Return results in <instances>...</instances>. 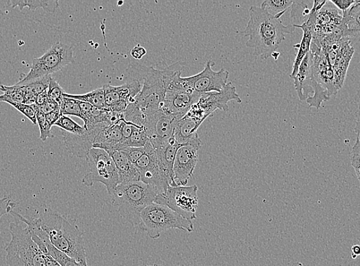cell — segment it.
Returning a JSON list of instances; mask_svg holds the SVG:
<instances>
[{"mask_svg": "<svg viewBox=\"0 0 360 266\" xmlns=\"http://www.w3.org/2000/svg\"><path fill=\"white\" fill-rule=\"evenodd\" d=\"M166 93L162 70L148 67L142 89L132 103L147 115L162 108Z\"/></svg>", "mask_w": 360, "mask_h": 266, "instance_id": "30bf717a", "label": "cell"}, {"mask_svg": "<svg viewBox=\"0 0 360 266\" xmlns=\"http://www.w3.org/2000/svg\"><path fill=\"white\" fill-rule=\"evenodd\" d=\"M44 255H45V260H46V266H61L49 253H45Z\"/></svg>", "mask_w": 360, "mask_h": 266, "instance_id": "7dc6e473", "label": "cell"}, {"mask_svg": "<svg viewBox=\"0 0 360 266\" xmlns=\"http://www.w3.org/2000/svg\"><path fill=\"white\" fill-rule=\"evenodd\" d=\"M250 19L245 30V37H250L246 46L254 49V56L266 60L285 40L287 34L295 30L293 24L285 25L281 19L262 8L252 6L250 8Z\"/></svg>", "mask_w": 360, "mask_h": 266, "instance_id": "7a4b0ae2", "label": "cell"}, {"mask_svg": "<svg viewBox=\"0 0 360 266\" xmlns=\"http://www.w3.org/2000/svg\"><path fill=\"white\" fill-rule=\"evenodd\" d=\"M49 124L53 127L57 122L58 120L63 115L61 114V108L57 109L53 113H51L46 115Z\"/></svg>", "mask_w": 360, "mask_h": 266, "instance_id": "7bdbcfd3", "label": "cell"}, {"mask_svg": "<svg viewBox=\"0 0 360 266\" xmlns=\"http://www.w3.org/2000/svg\"><path fill=\"white\" fill-rule=\"evenodd\" d=\"M351 256H352V258H353L354 260H356V259L357 258V255H355V254H354V253H352V254H351Z\"/></svg>", "mask_w": 360, "mask_h": 266, "instance_id": "11a10c76", "label": "cell"}, {"mask_svg": "<svg viewBox=\"0 0 360 266\" xmlns=\"http://www.w3.org/2000/svg\"><path fill=\"white\" fill-rule=\"evenodd\" d=\"M139 227L152 239L160 238L169 229H179L188 234L194 230L192 221L180 216L167 205L157 203H151L143 210Z\"/></svg>", "mask_w": 360, "mask_h": 266, "instance_id": "277c9868", "label": "cell"}, {"mask_svg": "<svg viewBox=\"0 0 360 266\" xmlns=\"http://www.w3.org/2000/svg\"><path fill=\"white\" fill-rule=\"evenodd\" d=\"M351 165L354 168L356 176L360 182V157L352 156L351 158Z\"/></svg>", "mask_w": 360, "mask_h": 266, "instance_id": "ee69618b", "label": "cell"}, {"mask_svg": "<svg viewBox=\"0 0 360 266\" xmlns=\"http://www.w3.org/2000/svg\"><path fill=\"white\" fill-rule=\"evenodd\" d=\"M202 124L198 120L186 115L178 120L175 124L174 134L176 141L182 146L200 139L197 131Z\"/></svg>", "mask_w": 360, "mask_h": 266, "instance_id": "603a6c76", "label": "cell"}, {"mask_svg": "<svg viewBox=\"0 0 360 266\" xmlns=\"http://www.w3.org/2000/svg\"><path fill=\"white\" fill-rule=\"evenodd\" d=\"M230 101H236L238 104H241L243 102L242 99L237 93L236 87L233 83L228 82L225 88L220 91L201 94L197 105L200 107L205 115L210 117L217 110L228 113L229 110L228 103Z\"/></svg>", "mask_w": 360, "mask_h": 266, "instance_id": "2e32d148", "label": "cell"}, {"mask_svg": "<svg viewBox=\"0 0 360 266\" xmlns=\"http://www.w3.org/2000/svg\"><path fill=\"white\" fill-rule=\"evenodd\" d=\"M55 126L61 128V130L70 134H81L85 131L84 126L77 124L73 120L68 116L63 115L60 118Z\"/></svg>", "mask_w": 360, "mask_h": 266, "instance_id": "836d02e7", "label": "cell"}, {"mask_svg": "<svg viewBox=\"0 0 360 266\" xmlns=\"http://www.w3.org/2000/svg\"><path fill=\"white\" fill-rule=\"evenodd\" d=\"M60 106H61L62 115L75 116L82 118V110L78 100L65 97Z\"/></svg>", "mask_w": 360, "mask_h": 266, "instance_id": "e575fe53", "label": "cell"}, {"mask_svg": "<svg viewBox=\"0 0 360 266\" xmlns=\"http://www.w3.org/2000/svg\"><path fill=\"white\" fill-rule=\"evenodd\" d=\"M198 186H176L168 187L165 194H158L154 203L166 205L184 218L193 221L196 219L198 209Z\"/></svg>", "mask_w": 360, "mask_h": 266, "instance_id": "9c48e42d", "label": "cell"}, {"mask_svg": "<svg viewBox=\"0 0 360 266\" xmlns=\"http://www.w3.org/2000/svg\"><path fill=\"white\" fill-rule=\"evenodd\" d=\"M146 54H147V50L140 45L136 46L131 51V56L137 60L141 59Z\"/></svg>", "mask_w": 360, "mask_h": 266, "instance_id": "b9f144b4", "label": "cell"}, {"mask_svg": "<svg viewBox=\"0 0 360 266\" xmlns=\"http://www.w3.org/2000/svg\"><path fill=\"white\" fill-rule=\"evenodd\" d=\"M311 65L312 54L310 50L300 65L298 72L293 79L298 98L302 101H307L310 97L311 93H313Z\"/></svg>", "mask_w": 360, "mask_h": 266, "instance_id": "7402d4cb", "label": "cell"}, {"mask_svg": "<svg viewBox=\"0 0 360 266\" xmlns=\"http://www.w3.org/2000/svg\"><path fill=\"white\" fill-rule=\"evenodd\" d=\"M46 246L49 254L57 261L61 266H88L87 263L80 262L71 258L65 253L60 252L53 245L44 243Z\"/></svg>", "mask_w": 360, "mask_h": 266, "instance_id": "1f68e13d", "label": "cell"}, {"mask_svg": "<svg viewBox=\"0 0 360 266\" xmlns=\"http://www.w3.org/2000/svg\"><path fill=\"white\" fill-rule=\"evenodd\" d=\"M309 4L305 1H294L291 6V17L295 23L294 25H302L309 18L312 8L309 7Z\"/></svg>", "mask_w": 360, "mask_h": 266, "instance_id": "83f0119b", "label": "cell"}, {"mask_svg": "<svg viewBox=\"0 0 360 266\" xmlns=\"http://www.w3.org/2000/svg\"><path fill=\"white\" fill-rule=\"evenodd\" d=\"M311 82L313 96L307 99L310 108L319 110L323 101H328L330 96L338 93L334 84L333 68L330 65L327 55L322 49L312 42Z\"/></svg>", "mask_w": 360, "mask_h": 266, "instance_id": "8992f818", "label": "cell"}, {"mask_svg": "<svg viewBox=\"0 0 360 266\" xmlns=\"http://www.w3.org/2000/svg\"><path fill=\"white\" fill-rule=\"evenodd\" d=\"M51 79V75L42 77L27 84H22V87L25 91L30 92L37 97L39 94L48 90Z\"/></svg>", "mask_w": 360, "mask_h": 266, "instance_id": "d6a6232c", "label": "cell"}, {"mask_svg": "<svg viewBox=\"0 0 360 266\" xmlns=\"http://www.w3.org/2000/svg\"><path fill=\"white\" fill-rule=\"evenodd\" d=\"M177 121V119L165 113L162 109L146 115L143 127L154 149L169 144L174 139Z\"/></svg>", "mask_w": 360, "mask_h": 266, "instance_id": "8fae6325", "label": "cell"}, {"mask_svg": "<svg viewBox=\"0 0 360 266\" xmlns=\"http://www.w3.org/2000/svg\"><path fill=\"white\" fill-rule=\"evenodd\" d=\"M342 22L347 25L344 37L360 39V0L351 6L349 10L342 13Z\"/></svg>", "mask_w": 360, "mask_h": 266, "instance_id": "d4e9b609", "label": "cell"}, {"mask_svg": "<svg viewBox=\"0 0 360 266\" xmlns=\"http://www.w3.org/2000/svg\"><path fill=\"white\" fill-rule=\"evenodd\" d=\"M37 113L44 114L45 115L53 113V111L61 108V106L56 101L49 98L45 104L37 106L36 105L32 106Z\"/></svg>", "mask_w": 360, "mask_h": 266, "instance_id": "f35d334b", "label": "cell"}, {"mask_svg": "<svg viewBox=\"0 0 360 266\" xmlns=\"http://www.w3.org/2000/svg\"><path fill=\"white\" fill-rule=\"evenodd\" d=\"M148 141L149 139L145 132L144 127L139 126L129 139L124 140L122 150L127 148H143Z\"/></svg>", "mask_w": 360, "mask_h": 266, "instance_id": "4dcf8cb0", "label": "cell"}, {"mask_svg": "<svg viewBox=\"0 0 360 266\" xmlns=\"http://www.w3.org/2000/svg\"><path fill=\"white\" fill-rule=\"evenodd\" d=\"M352 156L360 157V141L357 140L352 150Z\"/></svg>", "mask_w": 360, "mask_h": 266, "instance_id": "c3c4849f", "label": "cell"}, {"mask_svg": "<svg viewBox=\"0 0 360 266\" xmlns=\"http://www.w3.org/2000/svg\"><path fill=\"white\" fill-rule=\"evenodd\" d=\"M179 148L180 145L174 137L169 141V144L155 149L160 176L166 190L169 186H177L174 179V166L176 152Z\"/></svg>", "mask_w": 360, "mask_h": 266, "instance_id": "ac0fdd59", "label": "cell"}, {"mask_svg": "<svg viewBox=\"0 0 360 266\" xmlns=\"http://www.w3.org/2000/svg\"><path fill=\"white\" fill-rule=\"evenodd\" d=\"M20 113L27 117L34 125H37V113L32 106L22 104V103H16L13 101H7Z\"/></svg>", "mask_w": 360, "mask_h": 266, "instance_id": "74e56055", "label": "cell"}, {"mask_svg": "<svg viewBox=\"0 0 360 266\" xmlns=\"http://www.w3.org/2000/svg\"><path fill=\"white\" fill-rule=\"evenodd\" d=\"M15 220L27 225L33 236L53 245L58 251L80 262L87 263L82 235L78 228L59 214L46 209L39 218H27L11 211Z\"/></svg>", "mask_w": 360, "mask_h": 266, "instance_id": "6da1fadb", "label": "cell"}, {"mask_svg": "<svg viewBox=\"0 0 360 266\" xmlns=\"http://www.w3.org/2000/svg\"><path fill=\"white\" fill-rule=\"evenodd\" d=\"M352 253L355 255H360V246L355 245L352 247Z\"/></svg>", "mask_w": 360, "mask_h": 266, "instance_id": "f907efd6", "label": "cell"}, {"mask_svg": "<svg viewBox=\"0 0 360 266\" xmlns=\"http://www.w3.org/2000/svg\"><path fill=\"white\" fill-rule=\"evenodd\" d=\"M108 153L112 158L117 167L121 184L140 182L139 170L128 159L123 151H115Z\"/></svg>", "mask_w": 360, "mask_h": 266, "instance_id": "cb8c5ba5", "label": "cell"}, {"mask_svg": "<svg viewBox=\"0 0 360 266\" xmlns=\"http://www.w3.org/2000/svg\"><path fill=\"white\" fill-rule=\"evenodd\" d=\"M201 146L202 141L198 139L180 146L178 149L174 166V179L177 186H186L188 180L193 177Z\"/></svg>", "mask_w": 360, "mask_h": 266, "instance_id": "4fadbf2b", "label": "cell"}, {"mask_svg": "<svg viewBox=\"0 0 360 266\" xmlns=\"http://www.w3.org/2000/svg\"><path fill=\"white\" fill-rule=\"evenodd\" d=\"M66 92L62 88L56 80L51 77L48 89V96L49 99H53L61 106L63 99H65L64 94Z\"/></svg>", "mask_w": 360, "mask_h": 266, "instance_id": "d590c367", "label": "cell"}, {"mask_svg": "<svg viewBox=\"0 0 360 266\" xmlns=\"http://www.w3.org/2000/svg\"><path fill=\"white\" fill-rule=\"evenodd\" d=\"M279 56H280V53H278V51H274V53L271 55V57H273L276 60H278Z\"/></svg>", "mask_w": 360, "mask_h": 266, "instance_id": "816d5d0a", "label": "cell"}, {"mask_svg": "<svg viewBox=\"0 0 360 266\" xmlns=\"http://www.w3.org/2000/svg\"><path fill=\"white\" fill-rule=\"evenodd\" d=\"M342 21V15L338 10L323 7L316 14L312 42L319 46L320 42L326 36L335 32L341 27Z\"/></svg>", "mask_w": 360, "mask_h": 266, "instance_id": "d6986e66", "label": "cell"}, {"mask_svg": "<svg viewBox=\"0 0 360 266\" xmlns=\"http://www.w3.org/2000/svg\"><path fill=\"white\" fill-rule=\"evenodd\" d=\"M49 96H48V90L42 92L41 94H39V96L37 98L36 101V106H39L45 104V103L48 101Z\"/></svg>", "mask_w": 360, "mask_h": 266, "instance_id": "f6af8a7d", "label": "cell"}, {"mask_svg": "<svg viewBox=\"0 0 360 266\" xmlns=\"http://www.w3.org/2000/svg\"><path fill=\"white\" fill-rule=\"evenodd\" d=\"M10 230L12 239L6 248L8 266H46L45 255L27 227L15 222L11 223Z\"/></svg>", "mask_w": 360, "mask_h": 266, "instance_id": "5b68a950", "label": "cell"}, {"mask_svg": "<svg viewBox=\"0 0 360 266\" xmlns=\"http://www.w3.org/2000/svg\"><path fill=\"white\" fill-rule=\"evenodd\" d=\"M122 120L103 129L94 140L93 148L105 150L108 153L121 151L124 141L122 132Z\"/></svg>", "mask_w": 360, "mask_h": 266, "instance_id": "44dd1931", "label": "cell"}, {"mask_svg": "<svg viewBox=\"0 0 360 266\" xmlns=\"http://www.w3.org/2000/svg\"><path fill=\"white\" fill-rule=\"evenodd\" d=\"M355 102L356 103V105H357L356 110H360V88L356 94Z\"/></svg>", "mask_w": 360, "mask_h": 266, "instance_id": "681fc988", "label": "cell"}, {"mask_svg": "<svg viewBox=\"0 0 360 266\" xmlns=\"http://www.w3.org/2000/svg\"><path fill=\"white\" fill-rule=\"evenodd\" d=\"M145 149L143 156L135 164L140 182L155 186L159 194H165L167 190L160 176L157 153L150 141L146 144Z\"/></svg>", "mask_w": 360, "mask_h": 266, "instance_id": "5bb4252c", "label": "cell"}, {"mask_svg": "<svg viewBox=\"0 0 360 266\" xmlns=\"http://www.w3.org/2000/svg\"><path fill=\"white\" fill-rule=\"evenodd\" d=\"M335 5L340 11L345 13L349 10L350 7L356 4V0H330V1Z\"/></svg>", "mask_w": 360, "mask_h": 266, "instance_id": "60d3db41", "label": "cell"}, {"mask_svg": "<svg viewBox=\"0 0 360 266\" xmlns=\"http://www.w3.org/2000/svg\"><path fill=\"white\" fill-rule=\"evenodd\" d=\"M64 97L84 102L99 109L106 110L105 94L104 88H99L84 94H70L65 93Z\"/></svg>", "mask_w": 360, "mask_h": 266, "instance_id": "4316f807", "label": "cell"}, {"mask_svg": "<svg viewBox=\"0 0 360 266\" xmlns=\"http://www.w3.org/2000/svg\"><path fill=\"white\" fill-rule=\"evenodd\" d=\"M290 266H304V265L301 262H295L292 265H291Z\"/></svg>", "mask_w": 360, "mask_h": 266, "instance_id": "f5cc1de1", "label": "cell"}, {"mask_svg": "<svg viewBox=\"0 0 360 266\" xmlns=\"http://www.w3.org/2000/svg\"><path fill=\"white\" fill-rule=\"evenodd\" d=\"M72 63V46L57 42L44 56L33 59L30 71L27 74L22 75L20 81L16 84H27L42 77L51 75Z\"/></svg>", "mask_w": 360, "mask_h": 266, "instance_id": "52a82bcc", "label": "cell"}, {"mask_svg": "<svg viewBox=\"0 0 360 266\" xmlns=\"http://www.w3.org/2000/svg\"><path fill=\"white\" fill-rule=\"evenodd\" d=\"M354 53L355 49L352 46V44H351L350 39L349 38L342 37L341 39V46L335 64H334L333 67L334 73V84H335L338 91L344 87L348 68Z\"/></svg>", "mask_w": 360, "mask_h": 266, "instance_id": "ffe728a7", "label": "cell"}, {"mask_svg": "<svg viewBox=\"0 0 360 266\" xmlns=\"http://www.w3.org/2000/svg\"><path fill=\"white\" fill-rule=\"evenodd\" d=\"M86 160L89 171L82 179L83 184L90 187L96 183H101L105 186L110 196H112L116 187L121 184L112 158L105 150L92 148Z\"/></svg>", "mask_w": 360, "mask_h": 266, "instance_id": "ba28073f", "label": "cell"}, {"mask_svg": "<svg viewBox=\"0 0 360 266\" xmlns=\"http://www.w3.org/2000/svg\"><path fill=\"white\" fill-rule=\"evenodd\" d=\"M201 94L193 91H176L166 93L162 110L165 113L179 120L188 110L199 101Z\"/></svg>", "mask_w": 360, "mask_h": 266, "instance_id": "e0dca14e", "label": "cell"}, {"mask_svg": "<svg viewBox=\"0 0 360 266\" xmlns=\"http://www.w3.org/2000/svg\"><path fill=\"white\" fill-rule=\"evenodd\" d=\"M108 126L110 125L103 123L88 127H84L85 131L81 134H73L62 131L66 149L77 158L86 159L89 151L93 148L97 135Z\"/></svg>", "mask_w": 360, "mask_h": 266, "instance_id": "9a60e30c", "label": "cell"}, {"mask_svg": "<svg viewBox=\"0 0 360 266\" xmlns=\"http://www.w3.org/2000/svg\"><path fill=\"white\" fill-rule=\"evenodd\" d=\"M7 5L15 8L18 6L22 11L28 7L30 11H36L41 8L49 13H55L59 6L58 0H8Z\"/></svg>", "mask_w": 360, "mask_h": 266, "instance_id": "484cf974", "label": "cell"}, {"mask_svg": "<svg viewBox=\"0 0 360 266\" xmlns=\"http://www.w3.org/2000/svg\"><path fill=\"white\" fill-rule=\"evenodd\" d=\"M158 194L155 186L139 182L120 184L110 197L121 216L134 227H139L141 213Z\"/></svg>", "mask_w": 360, "mask_h": 266, "instance_id": "3957f363", "label": "cell"}, {"mask_svg": "<svg viewBox=\"0 0 360 266\" xmlns=\"http://www.w3.org/2000/svg\"><path fill=\"white\" fill-rule=\"evenodd\" d=\"M293 4L292 0H265L260 7L273 15H284Z\"/></svg>", "mask_w": 360, "mask_h": 266, "instance_id": "f1b7e54d", "label": "cell"}, {"mask_svg": "<svg viewBox=\"0 0 360 266\" xmlns=\"http://www.w3.org/2000/svg\"><path fill=\"white\" fill-rule=\"evenodd\" d=\"M145 266H165V265H162L160 264H152V265H145Z\"/></svg>", "mask_w": 360, "mask_h": 266, "instance_id": "db71d44e", "label": "cell"}, {"mask_svg": "<svg viewBox=\"0 0 360 266\" xmlns=\"http://www.w3.org/2000/svg\"><path fill=\"white\" fill-rule=\"evenodd\" d=\"M0 90L4 92V94L0 96V101L4 102L13 101L24 104L25 91L22 85L15 84L13 87L1 85Z\"/></svg>", "mask_w": 360, "mask_h": 266, "instance_id": "f546056e", "label": "cell"}, {"mask_svg": "<svg viewBox=\"0 0 360 266\" xmlns=\"http://www.w3.org/2000/svg\"><path fill=\"white\" fill-rule=\"evenodd\" d=\"M356 116V126L355 132L357 134V140L360 141V110H356L355 113Z\"/></svg>", "mask_w": 360, "mask_h": 266, "instance_id": "bcb514c9", "label": "cell"}, {"mask_svg": "<svg viewBox=\"0 0 360 266\" xmlns=\"http://www.w3.org/2000/svg\"><path fill=\"white\" fill-rule=\"evenodd\" d=\"M123 151L128 159L135 165L136 163L143 156L145 153V146L143 148H127Z\"/></svg>", "mask_w": 360, "mask_h": 266, "instance_id": "ab89813d", "label": "cell"}, {"mask_svg": "<svg viewBox=\"0 0 360 266\" xmlns=\"http://www.w3.org/2000/svg\"><path fill=\"white\" fill-rule=\"evenodd\" d=\"M37 113V124L40 130V139L41 141H46L47 139L53 137L51 134V125L48 122L46 116L44 114Z\"/></svg>", "mask_w": 360, "mask_h": 266, "instance_id": "8d00e7d4", "label": "cell"}, {"mask_svg": "<svg viewBox=\"0 0 360 266\" xmlns=\"http://www.w3.org/2000/svg\"><path fill=\"white\" fill-rule=\"evenodd\" d=\"M214 65L215 63L210 60L201 72L184 78L186 88L200 94L224 89L228 84L229 72L226 68L215 72L212 70Z\"/></svg>", "mask_w": 360, "mask_h": 266, "instance_id": "7c38bea8", "label": "cell"}]
</instances>
